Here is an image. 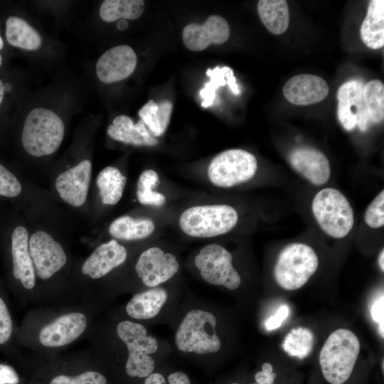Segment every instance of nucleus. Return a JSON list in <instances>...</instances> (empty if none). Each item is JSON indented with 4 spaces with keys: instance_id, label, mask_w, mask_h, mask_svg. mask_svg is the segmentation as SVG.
<instances>
[{
    "instance_id": "47",
    "label": "nucleus",
    "mask_w": 384,
    "mask_h": 384,
    "mask_svg": "<svg viewBox=\"0 0 384 384\" xmlns=\"http://www.w3.org/2000/svg\"><path fill=\"white\" fill-rule=\"evenodd\" d=\"M3 47H4V41L0 33V50H1Z\"/></svg>"
},
{
    "instance_id": "29",
    "label": "nucleus",
    "mask_w": 384,
    "mask_h": 384,
    "mask_svg": "<svg viewBox=\"0 0 384 384\" xmlns=\"http://www.w3.org/2000/svg\"><path fill=\"white\" fill-rule=\"evenodd\" d=\"M144 10L143 0H105L100 6V16L105 22L134 20L141 16Z\"/></svg>"
},
{
    "instance_id": "30",
    "label": "nucleus",
    "mask_w": 384,
    "mask_h": 384,
    "mask_svg": "<svg viewBox=\"0 0 384 384\" xmlns=\"http://www.w3.org/2000/svg\"><path fill=\"white\" fill-rule=\"evenodd\" d=\"M159 183V177L154 170L149 169L140 174L136 193L141 204L154 206H161L165 204V196L154 191V188Z\"/></svg>"
},
{
    "instance_id": "45",
    "label": "nucleus",
    "mask_w": 384,
    "mask_h": 384,
    "mask_svg": "<svg viewBox=\"0 0 384 384\" xmlns=\"http://www.w3.org/2000/svg\"><path fill=\"white\" fill-rule=\"evenodd\" d=\"M4 92H5V87L2 82V80L0 79V107L3 102V99L4 97Z\"/></svg>"
},
{
    "instance_id": "48",
    "label": "nucleus",
    "mask_w": 384,
    "mask_h": 384,
    "mask_svg": "<svg viewBox=\"0 0 384 384\" xmlns=\"http://www.w3.org/2000/svg\"><path fill=\"white\" fill-rule=\"evenodd\" d=\"M1 63H2V57L0 54V66L1 65Z\"/></svg>"
},
{
    "instance_id": "6",
    "label": "nucleus",
    "mask_w": 384,
    "mask_h": 384,
    "mask_svg": "<svg viewBox=\"0 0 384 384\" xmlns=\"http://www.w3.org/2000/svg\"><path fill=\"white\" fill-rule=\"evenodd\" d=\"M314 216L324 233L334 238L346 236L353 228V209L338 190L326 188L319 191L311 204Z\"/></svg>"
},
{
    "instance_id": "49",
    "label": "nucleus",
    "mask_w": 384,
    "mask_h": 384,
    "mask_svg": "<svg viewBox=\"0 0 384 384\" xmlns=\"http://www.w3.org/2000/svg\"><path fill=\"white\" fill-rule=\"evenodd\" d=\"M232 384H238V383H232Z\"/></svg>"
},
{
    "instance_id": "14",
    "label": "nucleus",
    "mask_w": 384,
    "mask_h": 384,
    "mask_svg": "<svg viewBox=\"0 0 384 384\" xmlns=\"http://www.w3.org/2000/svg\"><path fill=\"white\" fill-rule=\"evenodd\" d=\"M137 58L129 46H114L104 53L96 64V74L105 83L122 80L134 71Z\"/></svg>"
},
{
    "instance_id": "12",
    "label": "nucleus",
    "mask_w": 384,
    "mask_h": 384,
    "mask_svg": "<svg viewBox=\"0 0 384 384\" xmlns=\"http://www.w3.org/2000/svg\"><path fill=\"white\" fill-rule=\"evenodd\" d=\"M178 270L179 263L176 257L158 247L144 250L135 265L138 277L149 287H156L167 282Z\"/></svg>"
},
{
    "instance_id": "23",
    "label": "nucleus",
    "mask_w": 384,
    "mask_h": 384,
    "mask_svg": "<svg viewBox=\"0 0 384 384\" xmlns=\"http://www.w3.org/2000/svg\"><path fill=\"white\" fill-rule=\"evenodd\" d=\"M364 44L371 49L384 46V1L371 0L360 31Z\"/></svg>"
},
{
    "instance_id": "38",
    "label": "nucleus",
    "mask_w": 384,
    "mask_h": 384,
    "mask_svg": "<svg viewBox=\"0 0 384 384\" xmlns=\"http://www.w3.org/2000/svg\"><path fill=\"white\" fill-rule=\"evenodd\" d=\"M373 320L378 324V331L381 337H384V297H380L373 304L370 309Z\"/></svg>"
},
{
    "instance_id": "36",
    "label": "nucleus",
    "mask_w": 384,
    "mask_h": 384,
    "mask_svg": "<svg viewBox=\"0 0 384 384\" xmlns=\"http://www.w3.org/2000/svg\"><path fill=\"white\" fill-rule=\"evenodd\" d=\"M21 190L18 179L0 163V196L14 198L21 193Z\"/></svg>"
},
{
    "instance_id": "25",
    "label": "nucleus",
    "mask_w": 384,
    "mask_h": 384,
    "mask_svg": "<svg viewBox=\"0 0 384 384\" xmlns=\"http://www.w3.org/2000/svg\"><path fill=\"white\" fill-rule=\"evenodd\" d=\"M257 12L267 29L275 35L284 33L289 24V11L285 0H260Z\"/></svg>"
},
{
    "instance_id": "24",
    "label": "nucleus",
    "mask_w": 384,
    "mask_h": 384,
    "mask_svg": "<svg viewBox=\"0 0 384 384\" xmlns=\"http://www.w3.org/2000/svg\"><path fill=\"white\" fill-rule=\"evenodd\" d=\"M6 38L11 46L26 50H36L42 44L38 32L24 19L14 16L6 21Z\"/></svg>"
},
{
    "instance_id": "9",
    "label": "nucleus",
    "mask_w": 384,
    "mask_h": 384,
    "mask_svg": "<svg viewBox=\"0 0 384 384\" xmlns=\"http://www.w3.org/2000/svg\"><path fill=\"white\" fill-rule=\"evenodd\" d=\"M232 255L219 244H208L195 257V265L208 283L234 290L241 284V277L232 263Z\"/></svg>"
},
{
    "instance_id": "8",
    "label": "nucleus",
    "mask_w": 384,
    "mask_h": 384,
    "mask_svg": "<svg viewBox=\"0 0 384 384\" xmlns=\"http://www.w3.org/2000/svg\"><path fill=\"white\" fill-rule=\"evenodd\" d=\"M257 170L256 157L243 149H228L216 155L208 167L210 183L220 188H230L252 179Z\"/></svg>"
},
{
    "instance_id": "27",
    "label": "nucleus",
    "mask_w": 384,
    "mask_h": 384,
    "mask_svg": "<svg viewBox=\"0 0 384 384\" xmlns=\"http://www.w3.org/2000/svg\"><path fill=\"white\" fill-rule=\"evenodd\" d=\"M173 104L169 100L159 103L150 100L139 111V116L154 137L164 134L170 122Z\"/></svg>"
},
{
    "instance_id": "44",
    "label": "nucleus",
    "mask_w": 384,
    "mask_h": 384,
    "mask_svg": "<svg viewBox=\"0 0 384 384\" xmlns=\"http://www.w3.org/2000/svg\"><path fill=\"white\" fill-rule=\"evenodd\" d=\"M383 261H384V250L383 249L378 257V264H379L380 270L383 272L384 271V262Z\"/></svg>"
},
{
    "instance_id": "34",
    "label": "nucleus",
    "mask_w": 384,
    "mask_h": 384,
    "mask_svg": "<svg viewBox=\"0 0 384 384\" xmlns=\"http://www.w3.org/2000/svg\"><path fill=\"white\" fill-rule=\"evenodd\" d=\"M364 220L372 228H379L384 224V191H381L368 206Z\"/></svg>"
},
{
    "instance_id": "39",
    "label": "nucleus",
    "mask_w": 384,
    "mask_h": 384,
    "mask_svg": "<svg viewBox=\"0 0 384 384\" xmlns=\"http://www.w3.org/2000/svg\"><path fill=\"white\" fill-rule=\"evenodd\" d=\"M289 314V309L287 305L280 306L276 314L267 320L265 323L267 329L274 330L279 328L284 319H287Z\"/></svg>"
},
{
    "instance_id": "21",
    "label": "nucleus",
    "mask_w": 384,
    "mask_h": 384,
    "mask_svg": "<svg viewBox=\"0 0 384 384\" xmlns=\"http://www.w3.org/2000/svg\"><path fill=\"white\" fill-rule=\"evenodd\" d=\"M107 133L113 139L127 144L154 146L158 144L141 119L134 124L127 115L116 117L108 126Z\"/></svg>"
},
{
    "instance_id": "35",
    "label": "nucleus",
    "mask_w": 384,
    "mask_h": 384,
    "mask_svg": "<svg viewBox=\"0 0 384 384\" xmlns=\"http://www.w3.org/2000/svg\"><path fill=\"white\" fill-rule=\"evenodd\" d=\"M50 384H107V379L100 373L86 371L76 376L58 375Z\"/></svg>"
},
{
    "instance_id": "2",
    "label": "nucleus",
    "mask_w": 384,
    "mask_h": 384,
    "mask_svg": "<svg viewBox=\"0 0 384 384\" xmlns=\"http://www.w3.org/2000/svg\"><path fill=\"white\" fill-rule=\"evenodd\" d=\"M64 134L63 122L55 112L37 107L30 111L25 119L21 143L28 154L47 156L59 148Z\"/></svg>"
},
{
    "instance_id": "42",
    "label": "nucleus",
    "mask_w": 384,
    "mask_h": 384,
    "mask_svg": "<svg viewBox=\"0 0 384 384\" xmlns=\"http://www.w3.org/2000/svg\"><path fill=\"white\" fill-rule=\"evenodd\" d=\"M227 84L229 86L230 90L234 93V95H239L240 90L238 85L236 83L235 78L233 75V70L230 68L226 73Z\"/></svg>"
},
{
    "instance_id": "41",
    "label": "nucleus",
    "mask_w": 384,
    "mask_h": 384,
    "mask_svg": "<svg viewBox=\"0 0 384 384\" xmlns=\"http://www.w3.org/2000/svg\"><path fill=\"white\" fill-rule=\"evenodd\" d=\"M277 377L276 373H272L271 374H267L263 373L262 370L258 371L255 375V379L256 383L257 384H273L275 378Z\"/></svg>"
},
{
    "instance_id": "3",
    "label": "nucleus",
    "mask_w": 384,
    "mask_h": 384,
    "mask_svg": "<svg viewBox=\"0 0 384 384\" xmlns=\"http://www.w3.org/2000/svg\"><path fill=\"white\" fill-rule=\"evenodd\" d=\"M236 210L226 204L194 206L186 209L178 219L181 230L191 237L208 238L225 234L237 224Z\"/></svg>"
},
{
    "instance_id": "31",
    "label": "nucleus",
    "mask_w": 384,
    "mask_h": 384,
    "mask_svg": "<svg viewBox=\"0 0 384 384\" xmlns=\"http://www.w3.org/2000/svg\"><path fill=\"white\" fill-rule=\"evenodd\" d=\"M363 97L371 123H380L384 119V85L373 80L363 88Z\"/></svg>"
},
{
    "instance_id": "17",
    "label": "nucleus",
    "mask_w": 384,
    "mask_h": 384,
    "mask_svg": "<svg viewBox=\"0 0 384 384\" xmlns=\"http://www.w3.org/2000/svg\"><path fill=\"white\" fill-rule=\"evenodd\" d=\"M86 326L87 319L82 313L65 314L42 328L39 341L47 347L63 346L77 339Z\"/></svg>"
},
{
    "instance_id": "15",
    "label": "nucleus",
    "mask_w": 384,
    "mask_h": 384,
    "mask_svg": "<svg viewBox=\"0 0 384 384\" xmlns=\"http://www.w3.org/2000/svg\"><path fill=\"white\" fill-rule=\"evenodd\" d=\"M91 175L92 163L88 159L61 173L55 181L60 198L72 206H82L87 199Z\"/></svg>"
},
{
    "instance_id": "50",
    "label": "nucleus",
    "mask_w": 384,
    "mask_h": 384,
    "mask_svg": "<svg viewBox=\"0 0 384 384\" xmlns=\"http://www.w3.org/2000/svg\"><path fill=\"white\" fill-rule=\"evenodd\" d=\"M253 384H257V383H253Z\"/></svg>"
},
{
    "instance_id": "5",
    "label": "nucleus",
    "mask_w": 384,
    "mask_h": 384,
    "mask_svg": "<svg viewBox=\"0 0 384 384\" xmlns=\"http://www.w3.org/2000/svg\"><path fill=\"white\" fill-rule=\"evenodd\" d=\"M216 318L210 312L193 309L181 321L175 335L178 348L183 352L207 354L217 352L221 347L216 333Z\"/></svg>"
},
{
    "instance_id": "20",
    "label": "nucleus",
    "mask_w": 384,
    "mask_h": 384,
    "mask_svg": "<svg viewBox=\"0 0 384 384\" xmlns=\"http://www.w3.org/2000/svg\"><path fill=\"white\" fill-rule=\"evenodd\" d=\"M126 248L115 240L98 246L85 261L82 272L92 279H99L124 263Z\"/></svg>"
},
{
    "instance_id": "22",
    "label": "nucleus",
    "mask_w": 384,
    "mask_h": 384,
    "mask_svg": "<svg viewBox=\"0 0 384 384\" xmlns=\"http://www.w3.org/2000/svg\"><path fill=\"white\" fill-rule=\"evenodd\" d=\"M168 299L165 289H152L135 294L127 303L126 311L136 319H149L155 317Z\"/></svg>"
},
{
    "instance_id": "1",
    "label": "nucleus",
    "mask_w": 384,
    "mask_h": 384,
    "mask_svg": "<svg viewBox=\"0 0 384 384\" xmlns=\"http://www.w3.org/2000/svg\"><path fill=\"white\" fill-rule=\"evenodd\" d=\"M357 336L348 329L333 331L319 353L324 378L331 384H343L350 378L360 353Z\"/></svg>"
},
{
    "instance_id": "32",
    "label": "nucleus",
    "mask_w": 384,
    "mask_h": 384,
    "mask_svg": "<svg viewBox=\"0 0 384 384\" xmlns=\"http://www.w3.org/2000/svg\"><path fill=\"white\" fill-rule=\"evenodd\" d=\"M314 334L309 329L298 327L293 329L284 339L283 348L292 356L303 358L312 351Z\"/></svg>"
},
{
    "instance_id": "43",
    "label": "nucleus",
    "mask_w": 384,
    "mask_h": 384,
    "mask_svg": "<svg viewBox=\"0 0 384 384\" xmlns=\"http://www.w3.org/2000/svg\"><path fill=\"white\" fill-rule=\"evenodd\" d=\"M262 371L267 374H271L273 373V367L270 363H265L262 366Z\"/></svg>"
},
{
    "instance_id": "18",
    "label": "nucleus",
    "mask_w": 384,
    "mask_h": 384,
    "mask_svg": "<svg viewBox=\"0 0 384 384\" xmlns=\"http://www.w3.org/2000/svg\"><path fill=\"white\" fill-rule=\"evenodd\" d=\"M329 92L327 82L321 77L301 74L289 79L283 87L287 101L296 105H309L324 100Z\"/></svg>"
},
{
    "instance_id": "10",
    "label": "nucleus",
    "mask_w": 384,
    "mask_h": 384,
    "mask_svg": "<svg viewBox=\"0 0 384 384\" xmlns=\"http://www.w3.org/2000/svg\"><path fill=\"white\" fill-rule=\"evenodd\" d=\"M363 83L359 80H351L342 84L337 92L338 118L347 131L357 125L366 132L371 122L363 97Z\"/></svg>"
},
{
    "instance_id": "40",
    "label": "nucleus",
    "mask_w": 384,
    "mask_h": 384,
    "mask_svg": "<svg viewBox=\"0 0 384 384\" xmlns=\"http://www.w3.org/2000/svg\"><path fill=\"white\" fill-rule=\"evenodd\" d=\"M19 376L13 367L0 363V384H18Z\"/></svg>"
},
{
    "instance_id": "26",
    "label": "nucleus",
    "mask_w": 384,
    "mask_h": 384,
    "mask_svg": "<svg viewBox=\"0 0 384 384\" xmlns=\"http://www.w3.org/2000/svg\"><path fill=\"white\" fill-rule=\"evenodd\" d=\"M155 230L154 222L149 218H134L123 215L115 219L109 227L110 234L124 240H138L151 235Z\"/></svg>"
},
{
    "instance_id": "46",
    "label": "nucleus",
    "mask_w": 384,
    "mask_h": 384,
    "mask_svg": "<svg viewBox=\"0 0 384 384\" xmlns=\"http://www.w3.org/2000/svg\"><path fill=\"white\" fill-rule=\"evenodd\" d=\"M128 26V22L126 20H120L117 23V28L119 30H124Z\"/></svg>"
},
{
    "instance_id": "33",
    "label": "nucleus",
    "mask_w": 384,
    "mask_h": 384,
    "mask_svg": "<svg viewBox=\"0 0 384 384\" xmlns=\"http://www.w3.org/2000/svg\"><path fill=\"white\" fill-rule=\"evenodd\" d=\"M230 68L229 67H215L214 69H208L206 75L210 78V81L205 84L204 88L200 91V95L203 101L202 107L210 106L215 97V92L218 87L227 84L226 73Z\"/></svg>"
},
{
    "instance_id": "7",
    "label": "nucleus",
    "mask_w": 384,
    "mask_h": 384,
    "mask_svg": "<svg viewBox=\"0 0 384 384\" xmlns=\"http://www.w3.org/2000/svg\"><path fill=\"white\" fill-rule=\"evenodd\" d=\"M117 334L128 349V358L125 366L130 377L146 378L155 368L151 354L158 349L155 337L147 334L142 324L123 321L117 326Z\"/></svg>"
},
{
    "instance_id": "28",
    "label": "nucleus",
    "mask_w": 384,
    "mask_h": 384,
    "mask_svg": "<svg viewBox=\"0 0 384 384\" xmlns=\"http://www.w3.org/2000/svg\"><path fill=\"white\" fill-rule=\"evenodd\" d=\"M127 178L114 166L104 168L97 175V186L102 202L106 205H115L121 199Z\"/></svg>"
},
{
    "instance_id": "19",
    "label": "nucleus",
    "mask_w": 384,
    "mask_h": 384,
    "mask_svg": "<svg viewBox=\"0 0 384 384\" xmlns=\"http://www.w3.org/2000/svg\"><path fill=\"white\" fill-rule=\"evenodd\" d=\"M28 233L21 225L16 226L11 237V255L14 277L24 288L31 289L36 284V272L28 247Z\"/></svg>"
},
{
    "instance_id": "13",
    "label": "nucleus",
    "mask_w": 384,
    "mask_h": 384,
    "mask_svg": "<svg viewBox=\"0 0 384 384\" xmlns=\"http://www.w3.org/2000/svg\"><path fill=\"white\" fill-rule=\"evenodd\" d=\"M230 26L227 21L219 15H211L200 25L190 23L182 33L183 42L190 50L201 51L211 44L219 45L228 41Z\"/></svg>"
},
{
    "instance_id": "11",
    "label": "nucleus",
    "mask_w": 384,
    "mask_h": 384,
    "mask_svg": "<svg viewBox=\"0 0 384 384\" xmlns=\"http://www.w3.org/2000/svg\"><path fill=\"white\" fill-rule=\"evenodd\" d=\"M28 247L35 272L41 279L50 278L66 263L63 247L45 231L35 232L29 238Z\"/></svg>"
},
{
    "instance_id": "37",
    "label": "nucleus",
    "mask_w": 384,
    "mask_h": 384,
    "mask_svg": "<svg viewBox=\"0 0 384 384\" xmlns=\"http://www.w3.org/2000/svg\"><path fill=\"white\" fill-rule=\"evenodd\" d=\"M169 384H191V380L188 375L181 371H176L171 373L168 376ZM144 384H167L164 376L158 373H152L148 375Z\"/></svg>"
},
{
    "instance_id": "4",
    "label": "nucleus",
    "mask_w": 384,
    "mask_h": 384,
    "mask_svg": "<svg viewBox=\"0 0 384 384\" xmlns=\"http://www.w3.org/2000/svg\"><path fill=\"white\" fill-rule=\"evenodd\" d=\"M319 259L309 245L294 242L285 246L279 252L274 276L277 284L286 290H296L303 287L314 274Z\"/></svg>"
},
{
    "instance_id": "16",
    "label": "nucleus",
    "mask_w": 384,
    "mask_h": 384,
    "mask_svg": "<svg viewBox=\"0 0 384 384\" xmlns=\"http://www.w3.org/2000/svg\"><path fill=\"white\" fill-rule=\"evenodd\" d=\"M288 158L292 168L314 185L321 186L329 181V161L318 149L310 146L296 147L289 152Z\"/></svg>"
}]
</instances>
